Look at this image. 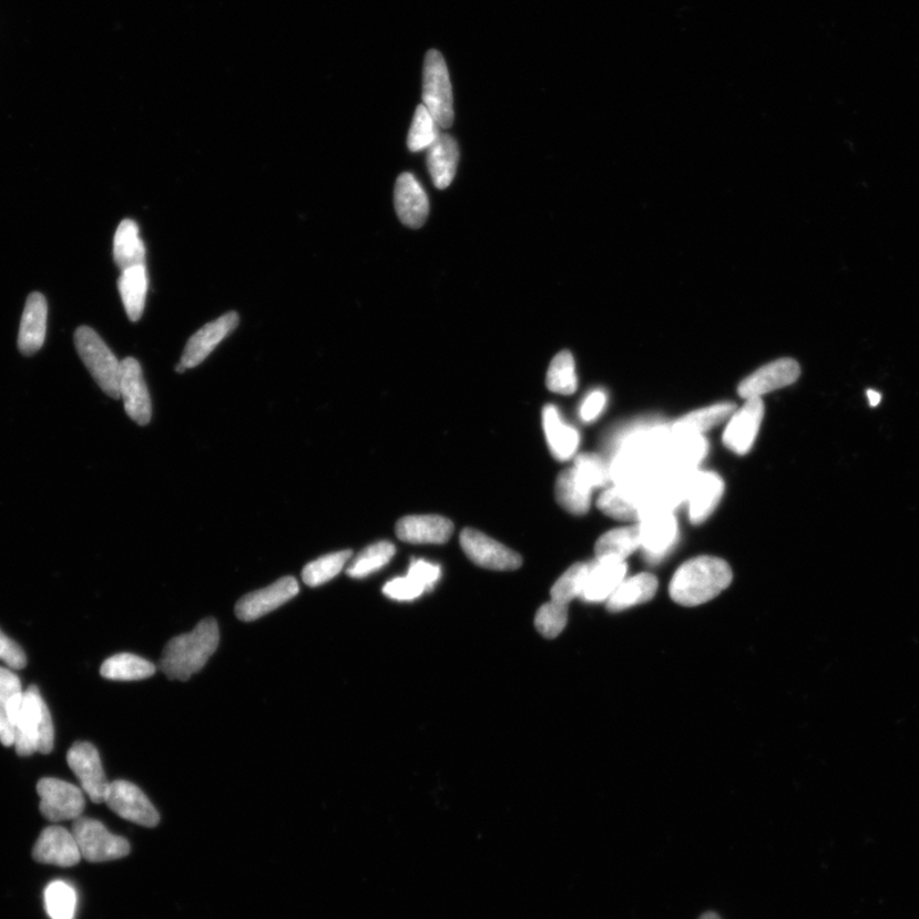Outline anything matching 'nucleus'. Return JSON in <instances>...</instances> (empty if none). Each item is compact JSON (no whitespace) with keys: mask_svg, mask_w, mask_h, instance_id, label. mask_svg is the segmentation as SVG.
<instances>
[{"mask_svg":"<svg viewBox=\"0 0 919 919\" xmlns=\"http://www.w3.org/2000/svg\"><path fill=\"white\" fill-rule=\"evenodd\" d=\"M732 580L733 572L728 562L712 555H702L683 563L674 572L670 595L674 603L683 606L702 605L724 592Z\"/></svg>","mask_w":919,"mask_h":919,"instance_id":"nucleus-1","label":"nucleus"},{"mask_svg":"<svg viewBox=\"0 0 919 919\" xmlns=\"http://www.w3.org/2000/svg\"><path fill=\"white\" fill-rule=\"evenodd\" d=\"M218 644L221 630L216 620H202L188 634L169 641L160 665L169 680L188 681L205 667Z\"/></svg>","mask_w":919,"mask_h":919,"instance_id":"nucleus-2","label":"nucleus"},{"mask_svg":"<svg viewBox=\"0 0 919 919\" xmlns=\"http://www.w3.org/2000/svg\"><path fill=\"white\" fill-rule=\"evenodd\" d=\"M52 714L40 690L31 685L23 693L21 712L14 728L13 747L19 756L49 755L54 749Z\"/></svg>","mask_w":919,"mask_h":919,"instance_id":"nucleus-3","label":"nucleus"},{"mask_svg":"<svg viewBox=\"0 0 919 919\" xmlns=\"http://www.w3.org/2000/svg\"><path fill=\"white\" fill-rule=\"evenodd\" d=\"M74 345L100 389L112 399H120L121 361L105 341L91 327L81 326L74 333Z\"/></svg>","mask_w":919,"mask_h":919,"instance_id":"nucleus-4","label":"nucleus"},{"mask_svg":"<svg viewBox=\"0 0 919 919\" xmlns=\"http://www.w3.org/2000/svg\"><path fill=\"white\" fill-rule=\"evenodd\" d=\"M423 105L443 130H449L455 120L452 86L443 55L429 50L423 70Z\"/></svg>","mask_w":919,"mask_h":919,"instance_id":"nucleus-5","label":"nucleus"},{"mask_svg":"<svg viewBox=\"0 0 919 919\" xmlns=\"http://www.w3.org/2000/svg\"><path fill=\"white\" fill-rule=\"evenodd\" d=\"M72 834L81 857L91 864L111 862L131 854L130 841L115 836L103 823L81 816L73 823Z\"/></svg>","mask_w":919,"mask_h":919,"instance_id":"nucleus-6","label":"nucleus"},{"mask_svg":"<svg viewBox=\"0 0 919 919\" xmlns=\"http://www.w3.org/2000/svg\"><path fill=\"white\" fill-rule=\"evenodd\" d=\"M40 813L52 823L70 821L82 816L86 800L82 790L69 782L42 778L38 783Z\"/></svg>","mask_w":919,"mask_h":919,"instance_id":"nucleus-7","label":"nucleus"},{"mask_svg":"<svg viewBox=\"0 0 919 919\" xmlns=\"http://www.w3.org/2000/svg\"><path fill=\"white\" fill-rule=\"evenodd\" d=\"M104 804L122 819L145 828H155L160 823L157 809L136 784L131 782L114 780L109 784Z\"/></svg>","mask_w":919,"mask_h":919,"instance_id":"nucleus-8","label":"nucleus"},{"mask_svg":"<svg viewBox=\"0 0 919 919\" xmlns=\"http://www.w3.org/2000/svg\"><path fill=\"white\" fill-rule=\"evenodd\" d=\"M67 763L92 803H105L109 783L98 748L89 742H75L67 754Z\"/></svg>","mask_w":919,"mask_h":919,"instance_id":"nucleus-9","label":"nucleus"},{"mask_svg":"<svg viewBox=\"0 0 919 919\" xmlns=\"http://www.w3.org/2000/svg\"><path fill=\"white\" fill-rule=\"evenodd\" d=\"M462 551L478 566L494 571H513L521 568L522 559L510 548L474 529H463L460 535Z\"/></svg>","mask_w":919,"mask_h":919,"instance_id":"nucleus-10","label":"nucleus"},{"mask_svg":"<svg viewBox=\"0 0 919 919\" xmlns=\"http://www.w3.org/2000/svg\"><path fill=\"white\" fill-rule=\"evenodd\" d=\"M298 593L297 579L285 576L277 580L273 585L244 595L235 605V614L243 622H253L288 603Z\"/></svg>","mask_w":919,"mask_h":919,"instance_id":"nucleus-11","label":"nucleus"},{"mask_svg":"<svg viewBox=\"0 0 919 919\" xmlns=\"http://www.w3.org/2000/svg\"><path fill=\"white\" fill-rule=\"evenodd\" d=\"M765 415L762 398L746 400L744 407L733 412L723 435V443L732 452L744 457L752 451Z\"/></svg>","mask_w":919,"mask_h":919,"instance_id":"nucleus-12","label":"nucleus"},{"mask_svg":"<svg viewBox=\"0 0 919 919\" xmlns=\"http://www.w3.org/2000/svg\"><path fill=\"white\" fill-rule=\"evenodd\" d=\"M120 394L126 415L140 426H147L153 416V404L137 359L121 361Z\"/></svg>","mask_w":919,"mask_h":919,"instance_id":"nucleus-13","label":"nucleus"},{"mask_svg":"<svg viewBox=\"0 0 919 919\" xmlns=\"http://www.w3.org/2000/svg\"><path fill=\"white\" fill-rule=\"evenodd\" d=\"M799 376L800 367L795 359L775 360L746 377L738 386V395L745 400L762 398L763 395L794 385Z\"/></svg>","mask_w":919,"mask_h":919,"instance_id":"nucleus-14","label":"nucleus"},{"mask_svg":"<svg viewBox=\"0 0 919 919\" xmlns=\"http://www.w3.org/2000/svg\"><path fill=\"white\" fill-rule=\"evenodd\" d=\"M33 861L41 865L73 867L82 857L73 834L62 826H48L41 831L32 849Z\"/></svg>","mask_w":919,"mask_h":919,"instance_id":"nucleus-15","label":"nucleus"},{"mask_svg":"<svg viewBox=\"0 0 919 919\" xmlns=\"http://www.w3.org/2000/svg\"><path fill=\"white\" fill-rule=\"evenodd\" d=\"M724 494L723 479L711 471H693L688 476L686 500L688 501L690 520L698 525L709 519L718 508Z\"/></svg>","mask_w":919,"mask_h":919,"instance_id":"nucleus-16","label":"nucleus"},{"mask_svg":"<svg viewBox=\"0 0 919 919\" xmlns=\"http://www.w3.org/2000/svg\"><path fill=\"white\" fill-rule=\"evenodd\" d=\"M239 325L237 312H229L210 323L191 337L181 359L185 368H195L204 361L226 336H229Z\"/></svg>","mask_w":919,"mask_h":919,"instance_id":"nucleus-17","label":"nucleus"},{"mask_svg":"<svg viewBox=\"0 0 919 919\" xmlns=\"http://www.w3.org/2000/svg\"><path fill=\"white\" fill-rule=\"evenodd\" d=\"M639 528L641 548H644L647 558L653 561L664 558L676 543L678 524L672 511H651L640 520Z\"/></svg>","mask_w":919,"mask_h":919,"instance_id":"nucleus-18","label":"nucleus"},{"mask_svg":"<svg viewBox=\"0 0 919 919\" xmlns=\"http://www.w3.org/2000/svg\"><path fill=\"white\" fill-rule=\"evenodd\" d=\"M395 208L405 226L419 229L427 222L429 201L427 193L411 173H402L395 185Z\"/></svg>","mask_w":919,"mask_h":919,"instance_id":"nucleus-19","label":"nucleus"},{"mask_svg":"<svg viewBox=\"0 0 919 919\" xmlns=\"http://www.w3.org/2000/svg\"><path fill=\"white\" fill-rule=\"evenodd\" d=\"M606 517L621 521H639L651 512L645 488L614 486L604 491L596 502Z\"/></svg>","mask_w":919,"mask_h":919,"instance_id":"nucleus-20","label":"nucleus"},{"mask_svg":"<svg viewBox=\"0 0 919 919\" xmlns=\"http://www.w3.org/2000/svg\"><path fill=\"white\" fill-rule=\"evenodd\" d=\"M625 561L595 559L589 563V572L581 600L588 603H601L610 600L615 589L626 579Z\"/></svg>","mask_w":919,"mask_h":919,"instance_id":"nucleus-21","label":"nucleus"},{"mask_svg":"<svg viewBox=\"0 0 919 919\" xmlns=\"http://www.w3.org/2000/svg\"><path fill=\"white\" fill-rule=\"evenodd\" d=\"M452 533V522L437 515L407 517L396 524V535L411 544H443Z\"/></svg>","mask_w":919,"mask_h":919,"instance_id":"nucleus-22","label":"nucleus"},{"mask_svg":"<svg viewBox=\"0 0 919 919\" xmlns=\"http://www.w3.org/2000/svg\"><path fill=\"white\" fill-rule=\"evenodd\" d=\"M23 700L22 682L10 668L0 667V744L12 747Z\"/></svg>","mask_w":919,"mask_h":919,"instance_id":"nucleus-23","label":"nucleus"},{"mask_svg":"<svg viewBox=\"0 0 919 919\" xmlns=\"http://www.w3.org/2000/svg\"><path fill=\"white\" fill-rule=\"evenodd\" d=\"M48 303L44 295L32 293L24 306L19 349L24 356H32L42 348L47 336Z\"/></svg>","mask_w":919,"mask_h":919,"instance_id":"nucleus-24","label":"nucleus"},{"mask_svg":"<svg viewBox=\"0 0 919 919\" xmlns=\"http://www.w3.org/2000/svg\"><path fill=\"white\" fill-rule=\"evenodd\" d=\"M427 151L428 171L436 188L450 187L458 171L460 157L458 142L450 134L441 133Z\"/></svg>","mask_w":919,"mask_h":919,"instance_id":"nucleus-25","label":"nucleus"},{"mask_svg":"<svg viewBox=\"0 0 919 919\" xmlns=\"http://www.w3.org/2000/svg\"><path fill=\"white\" fill-rule=\"evenodd\" d=\"M543 427L551 453L559 461H568L575 457L580 445V435L575 428L564 423L554 405H547L543 409Z\"/></svg>","mask_w":919,"mask_h":919,"instance_id":"nucleus-26","label":"nucleus"},{"mask_svg":"<svg viewBox=\"0 0 919 919\" xmlns=\"http://www.w3.org/2000/svg\"><path fill=\"white\" fill-rule=\"evenodd\" d=\"M657 585V579L647 572L625 579L606 601V609L617 613L651 602L656 594Z\"/></svg>","mask_w":919,"mask_h":919,"instance_id":"nucleus-27","label":"nucleus"},{"mask_svg":"<svg viewBox=\"0 0 919 919\" xmlns=\"http://www.w3.org/2000/svg\"><path fill=\"white\" fill-rule=\"evenodd\" d=\"M593 489L580 479L575 469L570 468L555 482V499L572 515H585L592 506Z\"/></svg>","mask_w":919,"mask_h":919,"instance_id":"nucleus-28","label":"nucleus"},{"mask_svg":"<svg viewBox=\"0 0 919 919\" xmlns=\"http://www.w3.org/2000/svg\"><path fill=\"white\" fill-rule=\"evenodd\" d=\"M149 288L147 272L145 265L133 266L123 269L118 282L122 302L132 323H137L145 309L146 294Z\"/></svg>","mask_w":919,"mask_h":919,"instance_id":"nucleus-29","label":"nucleus"},{"mask_svg":"<svg viewBox=\"0 0 919 919\" xmlns=\"http://www.w3.org/2000/svg\"><path fill=\"white\" fill-rule=\"evenodd\" d=\"M145 244L140 238V227L137 223L126 218L118 226L114 237L115 264L123 272L133 266L145 265Z\"/></svg>","mask_w":919,"mask_h":919,"instance_id":"nucleus-30","label":"nucleus"},{"mask_svg":"<svg viewBox=\"0 0 919 919\" xmlns=\"http://www.w3.org/2000/svg\"><path fill=\"white\" fill-rule=\"evenodd\" d=\"M736 405L722 402L700 409L682 417L672 426L673 433L703 435L712 428L724 423L736 411Z\"/></svg>","mask_w":919,"mask_h":919,"instance_id":"nucleus-31","label":"nucleus"},{"mask_svg":"<svg viewBox=\"0 0 919 919\" xmlns=\"http://www.w3.org/2000/svg\"><path fill=\"white\" fill-rule=\"evenodd\" d=\"M641 548L639 524L613 529L603 534L595 544L596 559L625 561Z\"/></svg>","mask_w":919,"mask_h":919,"instance_id":"nucleus-32","label":"nucleus"},{"mask_svg":"<svg viewBox=\"0 0 919 919\" xmlns=\"http://www.w3.org/2000/svg\"><path fill=\"white\" fill-rule=\"evenodd\" d=\"M156 667L143 657L130 653L116 654L101 665V677L112 681H141L153 677Z\"/></svg>","mask_w":919,"mask_h":919,"instance_id":"nucleus-33","label":"nucleus"},{"mask_svg":"<svg viewBox=\"0 0 919 919\" xmlns=\"http://www.w3.org/2000/svg\"><path fill=\"white\" fill-rule=\"evenodd\" d=\"M396 553L390 542H378L363 550L348 568V576L365 579L389 564Z\"/></svg>","mask_w":919,"mask_h":919,"instance_id":"nucleus-34","label":"nucleus"},{"mask_svg":"<svg viewBox=\"0 0 919 919\" xmlns=\"http://www.w3.org/2000/svg\"><path fill=\"white\" fill-rule=\"evenodd\" d=\"M548 390L560 395H572L578 390L575 359L569 350L554 357L547 374Z\"/></svg>","mask_w":919,"mask_h":919,"instance_id":"nucleus-35","label":"nucleus"},{"mask_svg":"<svg viewBox=\"0 0 919 919\" xmlns=\"http://www.w3.org/2000/svg\"><path fill=\"white\" fill-rule=\"evenodd\" d=\"M351 551L336 552L324 555L307 564L302 572V579L310 588H317L335 579L351 559Z\"/></svg>","mask_w":919,"mask_h":919,"instance_id":"nucleus-36","label":"nucleus"},{"mask_svg":"<svg viewBox=\"0 0 919 919\" xmlns=\"http://www.w3.org/2000/svg\"><path fill=\"white\" fill-rule=\"evenodd\" d=\"M440 129L441 126L437 124L427 108L423 104L418 105L408 136V147L411 153H420L431 147L440 137Z\"/></svg>","mask_w":919,"mask_h":919,"instance_id":"nucleus-37","label":"nucleus"},{"mask_svg":"<svg viewBox=\"0 0 919 919\" xmlns=\"http://www.w3.org/2000/svg\"><path fill=\"white\" fill-rule=\"evenodd\" d=\"M589 572V563L573 564L558 580L551 590L552 601L569 605L575 598H581L584 592Z\"/></svg>","mask_w":919,"mask_h":919,"instance_id":"nucleus-38","label":"nucleus"},{"mask_svg":"<svg viewBox=\"0 0 919 919\" xmlns=\"http://www.w3.org/2000/svg\"><path fill=\"white\" fill-rule=\"evenodd\" d=\"M45 906L52 919H74L78 894L71 885L54 881L45 890Z\"/></svg>","mask_w":919,"mask_h":919,"instance_id":"nucleus-39","label":"nucleus"},{"mask_svg":"<svg viewBox=\"0 0 919 919\" xmlns=\"http://www.w3.org/2000/svg\"><path fill=\"white\" fill-rule=\"evenodd\" d=\"M569 621V605H564L554 601L545 603L539 609L535 615V627L545 639H555Z\"/></svg>","mask_w":919,"mask_h":919,"instance_id":"nucleus-40","label":"nucleus"},{"mask_svg":"<svg viewBox=\"0 0 919 919\" xmlns=\"http://www.w3.org/2000/svg\"><path fill=\"white\" fill-rule=\"evenodd\" d=\"M581 480L593 491L596 488H602L609 482L610 469L606 468L604 460L596 453H581L573 462Z\"/></svg>","mask_w":919,"mask_h":919,"instance_id":"nucleus-41","label":"nucleus"},{"mask_svg":"<svg viewBox=\"0 0 919 919\" xmlns=\"http://www.w3.org/2000/svg\"><path fill=\"white\" fill-rule=\"evenodd\" d=\"M426 593V589L408 575L389 581L384 588V594L392 601L410 602L418 600Z\"/></svg>","mask_w":919,"mask_h":919,"instance_id":"nucleus-42","label":"nucleus"},{"mask_svg":"<svg viewBox=\"0 0 919 919\" xmlns=\"http://www.w3.org/2000/svg\"><path fill=\"white\" fill-rule=\"evenodd\" d=\"M0 661L8 668L14 671H21L28 664V656L24 654L21 645L17 644L11 637H8L2 630H0Z\"/></svg>","mask_w":919,"mask_h":919,"instance_id":"nucleus-43","label":"nucleus"},{"mask_svg":"<svg viewBox=\"0 0 919 919\" xmlns=\"http://www.w3.org/2000/svg\"><path fill=\"white\" fill-rule=\"evenodd\" d=\"M408 576L416 580L427 592V590H431L438 583V580H440L441 568L425 560H412Z\"/></svg>","mask_w":919,"mask_h":919,"instance_id":"nucleus-44","label":"nucleus"},{"mask_svg":"<svg viewBox=\"0 0 919 919\" xmlns=\"http://www.w3.org/2000/svg\"><path fill=\"white\" fill-rule=\"evenodd\" d=\"M606 396L603 391H594L588 396L584 404L581 405L580 409V417L586 423L589 421L595 420L598 417L602 415L603 409L605 408Z\"/></svg>","mask_w":919,"mask_h":919,"instance_id":"nucleus-45","label":"nucleus"},{"mask_svg":"<svg viewBox=\"0 0 919 919\" xmlns=\"http://www.w3.org/2000/svg\"><path fill=\"white\" fill-rule=\"evenodd\" d=\"M866 394H867L868 402H870L872 408H876V407H878V405H880L881 399H882V396H881L880 392L875 391V390H867Z\"/></svg>","mask_w":919,"mask_h":919,"instance_id":"nucleus-46","label":"nucleus"},{"mask_svg":"<svg viewBox=\"0 0 919 919\" xmlns=\"http://www.w3.org/2000/svg\"><path fill=\"white\" fill-rule=\"evenodd\" d=\"M700 919H721V917H719L718 915H715V913H712V912H711V913H705V915H704V916H702V918H700Z\"/></svg>","mask_w":919,"mask_h":919,"instance_id":"nucleus-47","label":"nucleus"},{"mask_svg":"<svg viewBox=\"0 0 919 919\" xmlns=\"http://www.w3.org/2000/svg\"><path fill=\"white\" fill-rule=\"evenodd\" d=\"M175 370H176V372H178V374H184V372H185V370H187V368H185V367L182 365V363H180V365H178V366H176Z\"/></svg>","mask_w":919,"mask_h":919,"instance_id":"nucleus-48","label":"nucleus"}]
</instances>
